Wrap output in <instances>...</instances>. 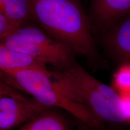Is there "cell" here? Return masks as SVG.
Returning <instances> with one entry per match:
<instances>
[{
    "label": "cell",
    "instance_id": "6da1fadb",
    "mask_svg": "<svg viewBox=\"0 0 130 130\" xmlns=\"http://www.w3.org/2000/svg\"><path fill=\"white\" fill-rule=\"evenodd\" d=\"M35 21L58 41L96 64L100 56L80 0H31Z\"/></svg>",
    "mask_w": 130,
    "mask_h": 130
},
{
    "label": "cell",
    "instance_id": "277c9868",
    "mask_svg": "<svg viewBox=\"0 0 130 130\" xmlns=\"http://www.w3.org/2000/svg\"><path fill=\"white\" fill-rule=\"evenodd\" d=\"M13 50L28 54L56 69H63L75 61L76 53L43 28L27 23L13 35L0 40Z\"/></svg>",
    "mask_w": 130,
    "mask_h": 130
},
{
    "label": "cell",
    "instance_id": "5b68a950",
    "mask_svg": "<svg viewBox=\"0 0 130 130\" xmlns=\"http://www.w3.org/2000/svg\"><path fill=\"white\" fill-rule=\"evenodd\" d=\"M17 90L1 82L0 130H12L20 127L50 108L33 97L25 96Z\"/></svg>",
    "mask_w": 130,
    "mask_h": 130
},
{
    "label": "cell",
    "instance_id": "7c38bea8",
    "mask_svg": "<svg viewBox=\"0 0 130 130\" xmlns=\"http://www.w3.org/2000/svg\"><path fill=\"white\" fill-rule=\"evenodd\" d=\"M24 24L0 13V40L13 35Z\"/></svg>",
    "mask_w": 130,
    "mask_h": 130
},
{
    "label": "cell",
    "instance_id": "4fadbf2b",
    "mask_svg": "<svg viewBox=\"0 0 130 130\" xmlns=\"http://www.w3.org/2000/svg\"><path fill=\"white\" fill-rule=\"evenodd\" d=\"M121 97L123 101L125 111L129 119L130 123V95L121 96Z\"/></svg>",
    "mask_w": 130,
    "mask_h": 130
},
{
    "label": "cell",
    "instance_id": "ba28073f",
    "mask_svg": "<svg viewBox=\"0 0 130 130\" xmlns=\"http://www.w3.org/2000/svg\"><path fill=\"white\" fill-rule=\"evenodd\" d=\"M47 66L45 63L28 54L13 50L0 43L1 72L9 74L25 69L48 68Z\"/></svg>",
    "mask_w": 130,
    "mask_h": 130
},
{
    "label": "cell",
    "instance_id": "8992f818",
    "mask_svg": "<svg viewBox=\"0 0 130 130\" xmlns=\"http://www.w3.org/2000/svg\"><path fill=\"white\" fill-rule=\"evenodd\" d=\"M108 54L122 63H130V13L120 18L101 32Z\"/></svg>",
    "mask_w": 130,
    "mask_h": 130
},
{
    "label": "cell",
    "instance_id": "9c48e42d",
    "mask_svg": "<svg viewBox=\"0 0 130 130\" xmlns=\"http://www.w3.org/2000/svg\"><path fill=\"white\" fill-rule=\"evenodd\" d=\"M18 130H71L69 123L60 112L50 108Z\"/></svg>",
    "mask_w": 130,
    "mask_h": 130
},
{
    "label": "cell",
    "instance_id": "8fae6325",
    "mask_svg": "<svg viewBox=\"0 0 130 130\" xmlns=\"http://www.w3.org/2000/svg\"><path fill=\"white\" fill-rule=\"evenodd\" d=\"M112 87L121 96L130 95V63H122L115 72Z\"/></svg>",
    "mask_w": 130,
    "mask_h": 130
},
{
    "label": "cell",
    "instance_id": "52a82bcc",
    "mask_svg": "<svg viewBox=\"0 0 130 130\" xmlns=\"http://www.w3.org/2000/svg\"><path fill=\"white\" fill-rule=\"evenodd\" d=\"M130 13V0H91L90 18L93 30L101 32Z\"/></svg>",
    "mask_w": 130,
    "mask_h": 130
},
{
    "label": "cell",
    "instance_id": "7a4b0ae2",
    "mask_svg": "<svg viewBox=\"0 0 130 130\" xmlns=\"http://www.w3.org/2000/svg\"><path fill=\"white\" fill-rule=\"evenodd\" d=\"M52 71L64 93L89 108L102 122L130 123L121 96L112 86L91 75L75 60L64 69Z\"/></svg>",
    "mask_w": 130,
    "mask_h": 130
},
{
    "label": "cell",
    "instance_id": "30bf717a",
    "mask_svg": "<svg viewBox=\"0 0 130 130\" xmlns=\"http://www.w3.org/2000/svg\"><path fill=\"white\" fill-rule=\"evenodd\" d=\"M0 13L22 24L35 21L31 0H8Z\"/></svg>",
    "mask_w": 130,
    "mask_h": 130
},
{
    "label": "cell",
    "instance_id": "3957f363",
    "mask_svg": "<svg viewBox=\"0 0 130 130\" xmlns=\"http://www.w3.org/2000/svg\"><path fill=\"white\" fill-rule=\"evenodd\" d=\"M1 82L23 91L49 108L67 111L85 125L98 129L102 122L89 108L68 96L48 68H35L6 74L1 72Z\"/></svg>",
    "mask_w": 130,
    "mask_h": 130
},
{
    "label": "cell",
    "instance_id": "5bb4252c",
    "mask_svg": "<svg viewBox=\"0 0 130 130\" xmlns=\"http://www.w3.org/2000/svg\"><path fill=\"white\" fill-rule=\"evenodd\" d=\"M8 0H0V11L4 9L6 4H7Z\"/></svg>",
    "mask_w": 130,
    "mask_h": 130
}]
</instances>
